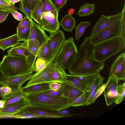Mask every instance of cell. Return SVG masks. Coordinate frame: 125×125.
I'll return each instance as SVG.
<instances>
[{
	"label": "cell",
	"mask_w": 125,
	"mask_h": 125,
	"mask_svg": "<svg viewBox=\"0 0 125 125\" xmlns=\"http://www.w3.org/2000/svg\"><path fill=\"white\" fill-rule=\"evenodd\" d=\"M95 46L91 42L89 36L85 38L79 47L74 62L68 69L70 74L85 75L100 72L102 70L105 62H100L95 58Z\"/></svg>",
	"instance_id": "cell-1"
},
{
	"label": "cell",
	"mask_w": 125,
	"mask_h": 125,
	"mask_svg": "<svg viewBox=\"0 0 125 125\" xmlns=\"http://www.w3.org/2000/svg\"><path fill=\"white\" fill-rule=\"evenodd\" d=\"M30 106L57 111L71 106L68 99L62 96L53 97L42 92L26 94L25 98Z\"/></svg>",
	"instance_id": "cell-2"
},
{
	"label": "cell",
	"mask_w": 125,
	"mask_h": 125,
	"mask_svg": "<svg viewBox=\"0 0 125 125\" xmlns=\"http://www.w3.org/2000/svg\"><path fill=\"white\" fill-rule=\"evenodd\" d=\"M0 69L2 76L9 77L35 70L31 67L27 57L5 55L1 62Z\"/></svg>",
	"instance_id": "cell-3"
},
{
	"label": "cell",
	"mask_w": 125,
	"mask_h": 125,
	"mask_svg": "<svg viewBox=\"0 0 125 125\" xmlns=\"http://www.w3.org/2000/svg\"><path fill=\"white\" fill-rule=\"evenodd\" d=\"M125 42L120 36L101 42L95 46V58L103 63L111 57L116 55L124 49Z\"/></svg>",
	"instance_id": "cell-4"
},
{
	"label": "cell",
	"mask_w": 125,
	"mask_h": 125,
	"mask_svg": "<svg viewBox=\"0 0 125 125\" xmlns=\"http://www.w3.org/2000/svg\"><path fill=\"white\" fill-rule=\"evenodd\" d=\"M78 50L73 37L66 40L55 57L54 63L65 71L73 63Z\"/></svg>",
	"instance_id": "cell-5"
},
{
	"label": "cell",
	"mask_w": 125,
	"mask_h": 125,
	"mask_svg": "<svg viewBox=\"0 0 125 125\" xmlns=\"http://www.w3.org/2000/svg\"><path fill=\"white\" fill-rule=\"evenodd\" d=\"M121 24L120 19L103 30L94 37L91 38V42L95 46L104 41L120 36Z\"/></svg>",
	"instance_id": "cell-6"
},
{
	"label": "cell",
	"mask_w": 125,
	"mask_h": 125,
	"mask_svg": "<svg viewBox=\"0 0 125 125\" xmlns=\"http://www.w3.org/2000/svg\"><path fill=\"white\" fill-rule=\"evenodd\" d=\"M33 72H31L9 77L2 76L0 77V84L2 86H8L12 90L11 94L19 92L20 91L22 85L29 80L33 74Z\"/></svg>",
	"instance_id": "cell-7"
},
{
	"label": "cell",
	"mask_w": 125,
	"mask_h": 125,
	"mask_svg": "<svg viewBox=\"0 0 125 125\" xmlns=\"http://www.w3.org/2000/svg\"><path fill=\"white\" fill-rule=\"evenodd\" d=\"M57 67V65L52 62L47 65L41 71L36 73L32 76L25 86H28L34 84L48 83L50 74L54 71Z\"/></svg>",
	"instance_id": "cell-8"
},
{
	"label": "cell",
	"mask_w": 125,
	"mask_h": 125,
	"mask_svg": "<svg viewBox=\"0 0 125 125\" xmlns=\"http://www.w3.org/2000/svg\"><path fill=\"white\" fill-rule=\"evenodd\" d=\"M122 11L115 15H102L97 21L90 34V38L95 36L115 21L121 19Z\"/></svg>",
	"instance_id": "cell-9"
},
{
	"label": "cell",
	"mask_w": 125,
	"mask_h": 125,
	"mask_svg": "<svg viewBox=\"0 0 125 125\" xmlns=\"http://www.w3.org/2000/svg\"><path fill=\"white\" fill-rule=\"evenodd\" d=\"M50 34L49 45L52 56V62H53L66 40L65 34L62 30L59 29Z\"/></svg>",
	"instance_id": "cell-10"
},
{
	"label": "cell",
	"mask_w": 125,
	"mask_h": 125,
	"mask_svg": "<svg viewBox=\"0 0 125 125\" xmlns=\"http://www.w3.org/2000/svg\"><path fill=\"white\" fill-rule=\"evenodd\" d=\"M114 77L119 80H125V54L117 56L111 66L109 77Z\"/></svg>",
	"instance_id": "cell-11"
},
{
	"label": "cell",
	"mask_w": 125,
	"mask_h": 125,
	"mask_svg": "<svg viewBox=\"0 0 125 125\" xmlns=\"http://www.w3.org/2000/svg\"><path fill=\"white\" fill-rule=\"evenodd\" d=\"M58 18L51 12H43L41 19V26L50 34L60 29V23Z\"/></svg>",
	"instance_id": "cell-12"
},
{
	"label": "cell",
	"mask_w": 125,
	"mask_h": 125,
	"mask_svg": "<svg viewBox=\"0 0 125 125\" xmlns=\"http://www.w3.org/2000/svg\"><path fill=\"white\" fill-rule=\"evenodd\" d=\"M119 81L114 77H109L108 78L107 84L103 92L107 106L115 102L117 95V87Z\"/></svg>",
	"instance_id": "cell-13"
},
{
	"label": "cell",
	"mask_w": 125,
	"mask_h": 125,
	"mask_svg": "<svg viewBox=\"0 0 125 125\" xmlns=\"http://www.w3.org/2000/svg\"><path fill=\"white\" fill-rule=\"evenodd\" d=\"M30 20L31 26L29 39H35L37 40L40 44V50L49 39V36L46 34L44 30L40 25L36 23L32 19H30Z\"/></svg>",
	"instance_id": "cell-14"
},
{
	"label": "cell",
	"mask_w": 125,
	"mask_h": 125,
	"mask_svg": "<svg viewBox=\"0 0 125 125\" xmlns=\"http://www.w3.org/2000/svg\"><path fill=\"white\" fill-rule=\"evenodd\" d=\"M24 110L31 113L43 116L45 118H60L70 117L72 115L78 114H69L62 115L58 113L57 111L45 110L30 106Z\"/></svg>",
	"instance_id": "cell-15"
},
{
	"label": "cell",
	"mask_w": 125,
	"mask_h": 125,
	"mask_svg": "<svg viewBox=\"0 0 125 125\" xmlns=\"http://www.w3.org/2000/svg\"><path fill=\"white\" fill-rule=\"evenodd\" d=\"M25 41L29 51V57L27 58L32 69L35 71V64L40 50V44L35 39H29Z\"/></svg>",
	"instance_id": "cell-16"
},
{
	"label": "cell",
	"mask_w": 125,
	"mask_h": 125,
	"mask_svg": "<svg viewBox=\"0 0 125 125\" xmlns=\"http://www.w3.org/2000/svg\"><path fill=\"white\" fill-rule=\"evenodd\" d=\"M60 84L62 96L68 99L69 103L70 104L84 93L69 84L62 83Z\"/></svg>",
	"instance_id": "cell-17"
},
{
	"label": "cell",
	"mask_w": 125,
	"mask_h": 125,
	"mask_svg": "<svg viewBox=\"0 0 125 125\" xmlns=\"http://www.w3.org/2000/svg\"><path fill=\"white\" fill-rule=\"evenodd\" d=\"M30 106L25 98L8 104L4 108L0 109V113L13 114L23 110Z\"/></svg>",
	"instance_id": "cell-18"
},
{
	"label": "cell",
	"mask_w": 125,
	"mask_h": 125,
	"mask_svg": "<svg viewBox=\"0 0 125 125\" xmlns=\"http://www.w3.org/2000/svg\"><path fill=\"white\" fill-rule=\"evenodd\" d=\"M104 79L105 78L101 75L100 72L94 73L91 81L87 86L85 93L87 101L92 92L97 87L103 83Z\"/></svg>",
	"instance_id": "cell-19"
},
{
	"label": "cell",
	"mask_w": 125,
	"mask_h": 125,
	"mask_svg": "<svg viewBox=\"0 0 125 125\" xmlns=\"http://www.w3.org/2000/svg\"><path fill=\"white\" fill-rule=\"evenodd\" d=\"M50 83H40L28 86L21 87L20 91L26 94L42 92L50 90L49 87Z\"/></svg>",
	"instance_id": "cell-20"
},
{
	"label": "cell",
	"mask_w": 125,
	"mask_h": 125,
	"mask_svg": "<svg viewBox=\"0 0 125 125\" xmlns=\"http://www.w3.org/2000/svg\"><path fill=\"white\" fill-rule=\"evenodd\" d=\"M65 75L67 81L64 83L70 85L85 93L87 86L79 79L78 75L68 74L66 73Z\"/></svg>",
	"instance_id": "cell-21"
},
{
	"label": "cell",
	"mask_w": 125,
	"mask_h": 125,
	"mask_svg": "<svg viewBox=\"0 0 125 125\" xmlns=\"http://www.w3.org/2000/svg\"><path fill=\"white\" fill-rule=\"evenodd\" d=\"M56 65L57 67L55 70L50 74L48 81L49 83L53 82L64 83L67 81L65 71Z\"/></svg>",
	"instance_id": "cell-22"
},
{
	"label": "cell",
	"mask_w": 125,
	"mask_h": 125,
	"mask_svg": "<svg viewBox=\"0 0 125 125\" xmlns=\"http://www.w3.org/2000/svg\"><path fill=\"white\" fill-rule=\"evenodd\" d=\"M17 33L6 38L0 40V49L3 52L10 47H15L21 44Z\"/></svg>",
	"instance_id": "cell-23"
},
{
	"label": "cell",
	"mask_w": 125,
	"mask_h": 125,
	"mask_svg": "<svg viewBox=\"0 0 125 125\" xmlns=\"http://www.w3.org/2000/svg\"><path fill=\"white\" fill-rule=\"evenodd\" d=\"M8 55L29 57V51L25 41L18 45L12 47L7 51Z\"/></svg>",
	"instance_id": "cell-24"
},
{
	"label": "cell",
	"mask_w": 125,
	"mask_h": 125,
	"mask_svg": "<svg viewBox=\"0 0 125 125\" xmlns=\"http://www.w3.org/2000/svg\"><path fill=\"white\" fill-rule=\"evenodd\" d=\"M37 58L42 59L44 60L47 65L52 62V56L49 45V39L39 52Z\"/></svg>",
	"instance_id": "cell-25"
},
{
	"label": "cell",
	"mask_w": 125,
	"mask_h": 125,
	"mask_svg": "<svg viewBox=\"0 0 125 125\" xmlns=\"http://www.w3.org/2000/svg\"><path fill=\"white\" fill-rule=\"evenodd\" d=\"M75 24L74 18L69 14L64 16L62 19L60 23L62 29L66 31H69L70 33L73 30Z\"/></svg>",
	"instance_id": "cell-26"
},
{
	"label": "cell",
	"mask_w": 125,
	"mask_h": 125,
	"mask_svg": "<svg viewBox=\"0 0 125 125\" xmlns=\"http://www.w3.org/2000/svg\"><path fill=\"white\" fill-rule=\"evenodd\" d=\"M95 7L94 3H85L79 8L77 14L79 17L89 16L94 13Z\"/></svg>",
	"instance_id": "cell-27"
},
{
	"label": "cell",
	"mask_w": 125,
	"mask_h": 125,
	"mask_svg": "<svg viewBox=\"0 0 125 125\" xmlns=\"http://www.w3.org/2000/svg\"><path fill=\"white\" fill-rule=\"evenodd\" d=\"M26 95V94L20 91L10 94L4 97L2 99L5 101L4 107L8 104L17 102L25 98Z\"/></svg>",
	"instance_id": "cell-28"
},
{
	"label": "cell",
	"mask_w": 125,
	"mask_h": 125,
	"mask_svg": "<svg viewBox=\"0 0 125 125\" xmlns=\"http://www.w3.org/2000/svg\"><path fill=\"white\" fill-rule=\"evenodd\" d=\"M43 12L41 0H39L35 8L31 11V18L41 25V19Z\"/></svg>",
	"instance_id": "cell-29"
},
{
	"label": "cell",
	"mask_w": 125,
	"mask_h": 125,
	"mask_svg": "<svg viewBox=\"0 0 125 125\" xmlns=\"http://www.w3.org/2000/svg\"><path fill=\"white\" fill-rule=\"evenodd\" d=\"M91 24L89 21H81L75 27V38L78 40L83 35L86 28Z\"/></svg>",
	"instance_id": "cell-30"
},
{
	"label": "cell",
	"mask_w": 125,
	"mask_h": 125,
	"mask_svg": "<svg viewBox=\"0 0 125 125\" xmlns=\"http://www.w3.org/2000/svg\"><path fill=\"white\" fill-rule=\"evenodd\" d=\"M43 12H50L58 17V12L51 0H41Z\"/></svg>",
	"instance_id": "cell-31"
},
{
	"label": "cell",
	"mask_w": 125,
	"mask_h": 125,
	"mask_svg": "<svg viewBox=\"0 0 125 125\" xmlns=\"http://www.w3.org/2000/svg\"><path fill=\"white\" fill-rule=\"evenodd\" d=\"M31 23L29 21L27 25L23 29L17 33L20 41H26L29 39L31 28Z\"/></svg>",
	"instance_id": "cell-32"
},
{
	"label": "cell",
	"mask_w": 125,
	"mask_h": 125,
	"mask_svg": "<svg viewBox=\"0 0 125 125\" xmlns=\"http://www.w3.org/2000/svg\"><path fill=\"white\" fill-rule=\"evenodd\" d=\"M117 92V95L115 102L118 104L124 101L125 99V82L118 85Z\"/></svg>",
	"instance_id": "cell-33"
},
{
	"label": "cell",
	"mask_w": 125,
	"mask_h": 125,
	"mask_svg": "<svg viewBox=\"0 0 125 125\" xmlns=\"http://www.w3.org/2000/svg\"><path fill=\"white\" fill-rule=\"evenodd\" d=\"M13 114L17 116L18 118H45L43 116L31 113L24 110Z\"/></svg>",
	"instance_id": "cell-34"
},
{
	"label": "cell",
	"mask_w": 125,
	"mask_h": 125,
	"mask_svg": "<svg viewBox=\"0 0 125 125\" xmlns=\"http://www.w3.org/2000/svg\"><path fill=\"white\" fill-rule=\"evenodd\" d=\"M87 101V97L85 93L84 92L79 97L76 99L70 104L71 106L76 107L85 105Z\"/></svg>",
	"instance_id": "cell-35"
},
{
	"label": "cell",
	"mask_w": 125,
	"mask_h": 125,
	"mask_svg": "<svg viewBox=\"0 0 125 125\" xmlns=\"http://www.w3.org/2000/svg\"><path fill=\"white\" fill-rule=\"evenodd\" d=\"M122 14L121 19V29L120 37L125 42V4L122 10Z\"/></svg>",
	"instance_id": "cell-36"
},
{
	"label": "cell",
	"mask_w": 125,
	"mask_h": 125,
	"mask_svg": "<svg viewBox=\"0 0 125 125\" xmlns=\"http://www.w3.org/2000/svg\"><path fill=\"white\" fill-rule=\"evenodd\" d=\"M46 65V62L42 58H37L35 64V71L37 73L41 71Z\"/></svg>",
	"instance_id": "cell-37"
},
{
	"label": "cell",
	"mask_w": 125,
	"mask_h": 125,
	"mask_svg": "<svg viewBox=\"0 0 125 125\" xmlns=\"http://www.w3.org/2000/svg\"><path fill=\"white\" fill-rule=\"evenodd\" d=\"M20 2L19 7L17 9L19 10L29 19H32L31 11L25 5L22 0H21Z\"/></svg>",
	"instance_id": "cell-38"
},
{
	"label": "cell",
	"mask_w": 125,
	"mask_h": 125,
	"mask_svg": "<svg viewBox=\"0 0 125 125\" xmlns=\"http://www.w3.org/2000/svg\"><path fill=\"white\" fill-rule=\"evenodd\" d=\"M104 84L103 83H102L97 87L92 92L88 99L86 104V106H88L94 103V99L98 91V89Z\"/></svg>",
	"instance_id": "cell-39"
},
{
	"label": "cell",
	"mask_w": 125,
	"mask_h": 125,
	"mask_svg": "<svg viewBox=\"0 0 125 125\" xmlns=\"http://www.w3.org/2000/svg\"><path fill=\"white\" fill-rule=\"evenodd\" d=\"M39 0H22L25 5L31 11L35 7Z\"/></svg>",
	"instance_id": "cell-40"
},
{
	"label": "cell",
	"mask_w": 125,
	"mask_h": 125,
	"mask_svg": "<svg viewBox=\"0 0 125 125\" xmlns=\"http://www.w3.org/2000/svg\"><path fill=\"white\" fill-rule=\"evenodd\" d=\"M46 94L53 97H59L62 96V92L60 87L58 89L54 90H49L42 92Z\"/></svg>",
	"instance_id": "cell-41"
},
{
	"label": "cell",
	"mask_w": 125,
	"mask_h": 125,
	"mask_svg": "<svg viewBox=\"0 0 125 125\" xmlns=\"http://www.w3.org/2000/svg\"><path fill=\"white\" fill-rule=\"evenodd\" d=\"M67 0H51L59 12L61 8L65 5Z\"/></svg>",
	"instance_id": "cell-42"
},
{
	"label": "cell",
	"mask_w": 125,
	"mask_h": 125,
	"mask_svg": "<svg viewBox=\"0 0 125 125\" xmlns=\"http://www.w3.org/2000/svg\"><path fill=\"white\" fill-rule=\"evenodd\" d=\"M30 21V19L26 16L21 21L18 26L17 32L18 33L24 28Z\"/></svg>",
	"instance_id": "cell-43"
},
{
	"label": "cell",
	"mask_w": 125,
	"mask_h": 125,
	"mask_svg": "<svg viewBox=\"0 0 125 125\" xmlns=\"http://www.w3.org/2000/svg\"><path fill=\"white\" fill-rule=\"evenodd\" d=\"M14 18L19 21H21L22 20L23 15L16 10H13L10 13Z\"/></svg>",
	"instance_id": "cell-44"
},
{
	"label": "cell",
	"mask_w": 125,
	"mask_h": 125,
	"mask_svg": "<svg viewBox=\"0 0 125 125\" xmlns=\"http://www.w3.org/2000/svg\"><path fill=\"white\" fill-rule=\"evenodd\" d=\"M6 118H17L18 117L13 114L0 113V119Z\"/></svg>",
	"instance_id": "cell-45"
},
{
	"label": "cell",
	"mask_w": 125,
	"mask_h": 125,
	"mask_svg": "<svg viewBox=\"0 0 125 125\" xmlns=\"http://www.w3.org/2000/svg\"><path fill=\"white\" fill-rule=\"evenodd\" d=\"M61 86L60 83L57 82H53L49 83V87L51 90H57Z\"/></svg>",
	"instance_id": "cell-46"
},
{
	"label": "cell",
	"mask_w": 125,
	"mask_h": 125,
	"mask_svg": "<svg viewBox=\"0 0 125 125\" xmlns=\"http://www.w3.org/2000/svg\"><path fill=\"white\" fill-rule=\"evenodd\" d=\"M1 89L6 96L11 94L12 92L11 89L8 86H3L1 87Z\"/></svg>",
	"instance_id": "cell-47"
},
{
	"label": "cell",
	"mask_w": 125,
	"mask_h": 125,
	"mask_svg": "<svg viewBox=\"0 0 125 125\" xmlns=\"http://www.w3.org/2000/svg\"><path fill=\"white\" fill-rule=\"evenodd\" d=\"M10 12L8 11H5L0 16V24L6 20Z\"/></svg>",
	"instance_id": "cell-48"
},
{
	"label": "cell",
	"mask_w": 125,
	"mask_h": 125,
	"mask_svg": "<svg viewBox=\"0 0 125 125\" xmlns=\"http://www.w3.org/2000/svg\"><path fill=\"white\" fill-rule=\"evenodd\" d=\"M57 111L59 113L62 115H67L70 113L69 111L66 109H61Z\"/></svg>",
	"instance_id": "cell-49"
},
{
	"label": "cell",
	"mask_w": 125,
	"mask_h": 125,
	"mask_svg": "<svg viewBox=\"0 0 125 125\" xmlns=\"http://www.w3.org/2000/svg\"><path fill=\"white\" fill-rule=\"evenodd\" d=\"M5 101L3 99L0 100V109L4 108L5 106Z\"/></svg>",
	"instance_id": "cell-50"
},
{
	"label": "cell",
	"mask_w": 125,
	"mask_h": 125,
	"mask_svg": "<svg viewBox=\"0 0 125 125\" xmlns=\"http://www.w3.org/2000/svg\"><path fill=\"white\" fill-rule=\"evenodd\" d=\"M2 86H2L0 84V97H1L2 98L6 96V95L3 92L1 89V87Z\"/></svg>",
	"instance_id": "cell-51"
},
{
	"label": "cell",
	"mask_w": 125,
	"mask_h": 125,
	"mask_svg": "<svg viewBox=\"0 0 125 125\" xmlns=\"http://www.w3.org/2000/svg\"><path fill=\"white\" fill-rule=\"evenodd\" d=\"M7 0L10 4L15 5V3L20 1L21 0Z\"/></svg>",
	"instance_id": "cell-52"
},
{
	"label": "cell",
	"mask_w": 125,
	"mask_h": 125,
	"mask_svg": "<svg viewBox=\"0 0 125 125\" xmlns=\"http://www.w3.org/2000/svg\"><path fill=\"white\" fill-rule=\"evenodd\" d=\"M74 12V10L73 8L70 9L68 11V13L71 15H73Z\"/></svg>",
	"instance_id": "cell-53"
},
{
	"label": "cell",
	"mask_w": 125,
	"mask_h": 125,
	"mask_svg": "<svg viewBox=\"0 0 125 125\" xmlns=\"http://www.w3.org/2000/svg\"><path fill=\"white\" fill-rule=\"evenodd\" d=\"M7 11L3 9H0V16L5 11Z\"/></svg>",
	"instance_id": "cell-54"
},
{
	"label": "cell",
	"mask_w": 125,
	"mask_h": 125,
	"mask_svg": "<svg viewBox=\"0 0 125 125\" xmlns=\"http://www.w3.org/2000/svg\"><path fill=\"white\" fill-rule=\"evenodd\" d=\"M0 63H1V62H0ZM2 76H3L2 74V73L0 71V77H1Z\"/></svg>",
	"instance_id": "cell-55"
},
{
	"label": "cell",
	"mask_w": 125,
	"mask_h": 125,
	"mask_svg": "<svg viewBox=\"0 0 125 125\" xmlns=\"http://www.w3.org/2000/svg\"></svg>",
	"instance_id": "cell-56"
}]
</instances>
